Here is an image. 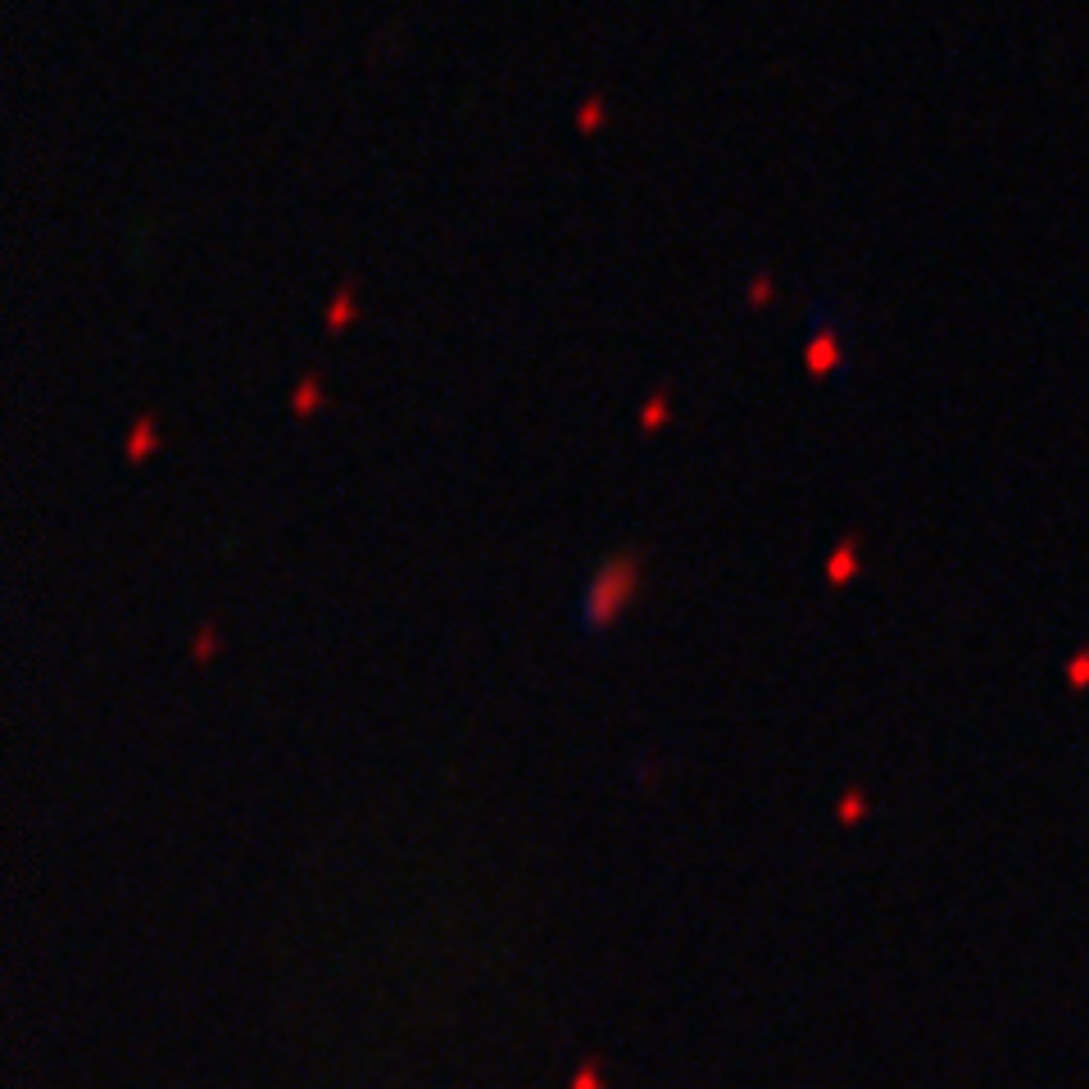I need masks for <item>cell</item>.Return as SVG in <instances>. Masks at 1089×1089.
Returning a JSON list of instances; mask_svg holds the SVG:
<instances>
[{
	"mask_svg": "<svg viewBox=\"0 0 1089 1089\" xmlns=\"http://www.w3.org/2000/svg\"><path fill=\"white\" fill-rule=\"evenodd\" d=\"M668 413H672V395L668 391H654L645 400V409H640V436L663 432V427H668Z\"/></svg>",
	"mask_w": 1089,
	"mask_h": 1089,
	"instance_id": "52a82bcc",
	"label": "cell"
},
{
	"mask_svg": "<svg viewBox=\"0 0 1089 1089\" xmlns=\"http://www.w3.org/2000/svg\"><path fill=\"white\" fill-rule=\"evenodd\" d=\"M840 813V822H854V817H863V795H844V804L835 808Z\"/></svg>",
	"mask_w": 1089,
	"mask_h": 1089,
	"instance_id": "30bf717a",
	"label": "cell"
},
{
	"mask_svg": "<svg viewBox=\"0 0 1089 1089\" xmlns=\"http://www.w3.org/2000/svg\"><path fill=\"white\" fill-rule=\"evenodd\" d=\"M749 305H772V273H758L749 282Z\"/></svg>",
	"mask_w": 1089,
	"mask_h": 1089,
	"instance_id": "9c48e42d",
	"label": "cell"
},
{
	"mask_svg": "<svg viewBox=\"0 0 1089 1089\" xmlns=\"http://www.w3.org/2000/svg\"><path fill=\"white\" fill-rule=\"evenodd\" d=\"M155 450H159V418L155 413H141L128 432V463H146Z\"/></svg>",
	"mask_w": 1089,
	"mask_h": 1089,
	"instance_id": "3957f363",
	"label": "cell"
},
{
	"mask_svg": "<svg viewBox=\"0 0 1089 1089\" xmlns=\"http://www.w3.org/2000/svg\"><path fill=\"white\" fill-rule=\"evenodd\" d=\"M826 586H849L858 572V540H840L831 554H826Z\"/></svg>",
	"mask_w": 1089,
	"mask_h": 1089,
	"instance_id": "277c9868",
	"label": "cell"
},
{
	"mask_svg": "<svg viewBox=\"0 0 1089 1089\" xmlns=\"http://www.w3.org/2000/svg\"><path fill=\"white\" fill-rule=\"evenodd\" d=\"M218 645H223V631H218V622H205V627H200V636H196L191 658H196V663H209V658L218 654Z\"/></svg>",
	"mask_w": 1089,
	"mask_h": 1089,
	"instance_id": "ba28073f",
	"label": "cell"
},
{
	"mask_svg": "<svg viewBox=\"0 0 1089 1089\" xmlns=\"http://www.w3.org/2000/svg\"><path fill=\"white\" fill-rule=\"evenodd\" d=\"M318 409H327V386H323V377L318 373H305L300 377V386L291 391V413L295 418H314Z\"/></svg>",
	"mask_w": 1089,
	"mask_h": 1089,
	"instance_id": "5b68a950",
	"label": "cell"
},
{
	"mask_svg": "<svg viewBox=\"0 0 1089 1089\" xmlns=\"http://www.w3.org/2000/svg\"><path fill=\"white\" fill-rule=\"evenodd\" d=\"M577 1089H595V1080H590V1076H577Z\"/></svg>",
	"mask_w": 1089,
	"mask_h": 1089,
	"instance_id": "8fae6325",
	"label": "cell"
},
{
	"mask_svg": "<svg viewBox=\"0 0 1089 1089\" xmlns=\"http://www.w3.org/2000/svg\"><path fill=\"white\" fill-rule=\"evenodd\" d=\"M640 586H645V559L640 550H618L595 568L590 577L586 595H581V609H577V622L586 636H599V631H609L622 622V613L636 604Z\"/></svg>",
	"mask_w": 1089,
	"mask_h": 1089,
	"instance_id": "6da1fadb",
	"label": "cell"
},
{
	"mask_svg": "<svg viewBox=\"0 0 1089 1089\" xmlns=\"http://www.w3.org/2000/svg\"><path fill=\"white\" fill-rule=\"evenodd\" d=\"M359 318V300H354V282H341V291H336V300H332V309L323 314V327H327V336H341L345 327Z\"/></svg>",
	"mask_w": 1089,
	"mask_h": 1089,
	"instance_id": "8992f818",
	"label": "cell"
},
{
	"mask_svg": "<svg viewBox=\"0 0 1089 1089\" xmlns=\"http://www.w3.org/2000/svg\"><path fill=\"white\" fill-rule=\"evenodd\" d=\"M813 318H817V332H813V341L804 345V373H808V377H835V373L844 368L840 323H835V318L826 314L822 305L813 309Z\"/></svg>",
	"mask_w": 1089,
	"mask_h": 1089,
	"instance_id": "7a4b0ae2",
	"label": "cell"
}]
</instances>
